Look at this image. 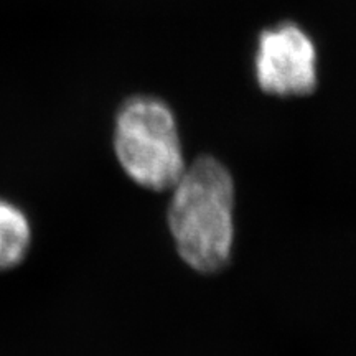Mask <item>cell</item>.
<instances>
[{"label":"cell","instance_id":"3","mask_svg":"<svg viewBox=\"0 0 356 356\" xmlns=\"http://www.w3.org/2000/svg\"><path fill=\"white\" fill-rule=\"evenodd\" d=\"M257 84L267 95L307 96L317 88V48L299 25L264 30L254 58Z\"/></svg>","mask_w":356,"mask_h":356},{"label":"cell","instance_id":"2","mask_svg":"<svg viewBox=\"0 0 356 356\" xmlns=\"http://www.w3.org/2000/svg\"><path fill=\"white\" fill-rule=\"evenodd\" d=\"M114 150L124 172L144 188L170 190L185 172L175 115L155 97L124 102L115 119Z\"/></svg>","mask_w":356,"mask_h":356},{"label":"cell","instance_id":"1","mask_svg":"<svg viewBox=\"0 0 356 356\" xmlns=\"http://www.w3.org/2000/svg\"><path fill=\"white\" fill-rule=\"evenodd\" d=\"M234 184L213 157L195 160L173 186L168 225L178 254L198 273L229 262L234 239Z\"/></svg>","mask_w":356,"mask_h":356},{"label":"cell","instance_id":"4","mask_svg":"<svg viewBox=\"0 0 356 356\" xmlns=\"http://www.w3.org/2000/svg\"><path fill=\"white\" fill-rule=\"evenodd\" d=\"M32 231L29 218L15 204L0 200V270L12 269L25 259Z\"/></svg>","mask_w":356,"mask_h":356}]
</instances>
